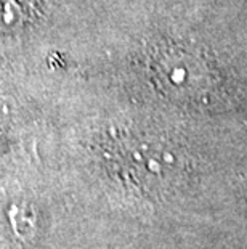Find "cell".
<instances>
[{"label": "cell", "instance_id": "cell-1", "mask_svg": "<svg viewBox=\"0 0 247 249\" xmlns=\"http://www.w3.org/2000/svg\"><path fill=\"white\" fill-rule=\"evenodd\" d=\"M19 21V5L15 0H0V26L2 28H15Z\"/></svg>", "mask_w": 247, "mask_h": 249}]
</instances>
